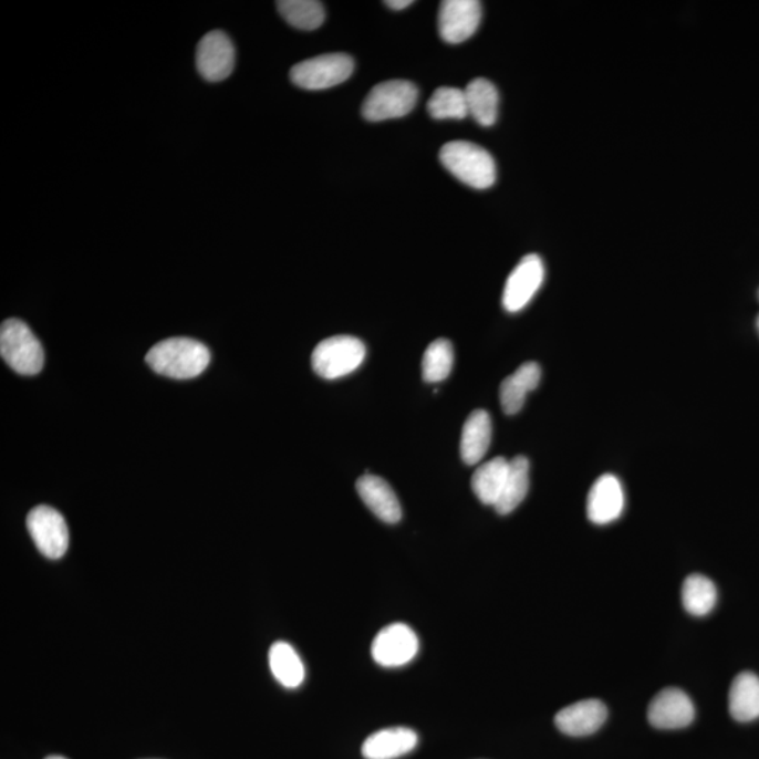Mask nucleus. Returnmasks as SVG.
I'll return each instance as SVG.
<instances>
[{"mask_svg":"<svg viewBox=\"0 0 759 759\" xmlns=\"http://www.w3.org/2000/svg\"><path fill=\"white\" fill-rule=\"evenodd\" d=\"M155 373L178 380L195 378L206 371L210 352L190 337H170L157 343L145 356Z\"/></svg>","mask_w":759,"mask_h":759,"instance_id":"obj_1","label":"nucleus"},{"mask_svg":"<svg viewBox=\"0 0 759 759\" xmlns=\"http://www.w3.org/2000/svg\"><path fill=\"white\" fill-rule=\"evenodd\" d=\"M440 163L455 178L472 189H488L497 180L496 160L480 145L470 142H450L439 154Z\"/></svg>","mask_w":759,"mask_h":759,"instance_id":"obj_2","label":"nucleus"},{"mask_svg":"<svg viewBox=\"0 0 759 759\" xmlns=\"http://www.w3.org/2000/svg\"><path fill=\"white\" fill-rule=\"evenodd\" d=\"M0 355L14 372L35 376L44 366V351L30 327L20 320L4 321L0 327Z\"/></svg>","mask_w":759,"mask_h":759,"instance_id":"obj_3","label":"nucleus"},{"mask_svg":"<svg viewBox=\"0 0 759 759\" xmlns=\"http://www.w3.org/2000/svg\"><path fill=\"white\" fill-rule=\"evenodd\" d=\"M365 357V343L355 336L337 335L316 345L311 363L320 377L335 380L355 372Z\"/></svg>","mask_w":759,"mask_h":759,"instance_id":"obj_4","label":"nucleus"},{"mask_svg":"<svg viewBox=\"0 0 759 759\" xmlns=\"http://www.w3.org/2000/svg\"><path fill=\"white\" fill-rule=\"evenodd\" d=\"M355 71L352 56L325 54L299 62L290 71V80L305 91H324L350 80Z\"/></svg>","mask_w":759,"mask_h":759,"instance_id":"obj_5","label":"nucleus"},{"mask_svg":"<svg viewBox=\"0 0 759 759\" xmlns=\"http://www.w3.org/2000/svg\"><path fill=\"white\" fill-rule=\"evenodd\" d=\"M418 101V90L407 81L378 83L363 102V117L368 122H384L402 118L414 111Z\"/></svg>","mask_w":759,"mask_h":759,"instance_id":"obj_6","label":"nucleus"},{"mask_svg":"<svg viewBox=\"0 0 759 759\" xmlns=\"http://www.w3.org/2000/svg\"><path fill=\"white\" fill-rule=\"evenodd\" d=\"M31 539L46 559L59 560L70 545V532L64 517L56 509L40 506L31 509L28 517Z\"/></svg>","mask_w":759,"mask_h":759,"instance_id":"obj_7","label":"nucleus"},{"mask_svg":"<svg viewBox=\"0 0 759 759\" xmlns=\"http://www.w3.org/2000/svg\"><path fill=\"white\" fill-rule=\"evenodd\" d=\"M544 263L539 254L530 253L517 264L506 283L502 305L508 313H518L537 295L544 282Z\"/></svg>","mask_w":759,"mask_h":759,"instance_id":"obj_8","label":"nucleus"},{"mask_svg":"<svg viewBox=\"0 0 759 759\" xmlns=\"http://www.w3.org/2000/svg\"><path fill=\"white\" fill-rule=\"evenodd\" d=\"M418 649L417 634L404 623H394V625L384 627L374 637L372 644L374 662L386 668H398L407 665L413 662Z\"/></svg>","mask_w":759,"mask_h":759,"instance_id":"obj_9","label":"nucleus"},{"mask_svg":"<svg viewBox=\"0 0 759 759\" xmlns=\"http://www.w3.org/2000/svg\"><path fill=\"white\" fill-rule=\"evenodd\" d=\"M196 65L207 82L226 81L236 65V49L220 30L210 31L197 46Z\"/></svg>","mask_w":759,"mask_h":759,"instance_id":"obj_10","label":"nucleus"},{"mask_svg":"<svg viewBox=\"0 0 759 759\" xmlns=\"http://www.w3.org/2000/svg\"><path fill=\"white\" fill-rule=\"evenodd\" d=\"M481 23L477 0H446L440 3L439 34L445 43L460 44L472 38Z\"/></svg>","mask_w":759,"mask_h":759,"instance_id":"obj_11","label":"nucleus"},{"mask_svg":"<svg viewBox=\"0 0 759 759\" xmlns=\"http://www.w3.org/2000/svg\"><path fill=\"white\" fill-rule=\"evenodd\" d=\"M649 725L659 730L685 729L695 719V706L678 688H667L655 695L648 706Z\"/></svg>","mask_w":759,"mask_h":759,"instance_id":"obj_12","label":"nucleus"},{"mask_svg":"<svg viewBox=\"0 0 759 759\" xmlns=\"http://www.w3.org/2000/svg\"><path fill=\"white\" fill-rule=\"evenodd\" d=\"M625 509V491L616 476L603 475L591 487L586 499V514L592 523L610 524L621 518Z\"/></svg>","mask_w":759,"mask_h":759,"instance_id":"obj_13","label":"nucleus"},{"mask_svg":"<svg viewBox=\"0 0 759 759\" xmlns=\"http://www.w3.org/2000/svg\"><path fill=\"white\" fill-rule=\"evenodd\" d=\"M606 717L607 709L601 700L586 699L560 710L555 716V726L566 736L584 737L600 730Z\"/></svg>","mask_w":759,"mask_h":759,"instance_id":"obj_14","label":"nucleus"},{"mask_svg":"<svg viewBox=\"0 0 759 759\" xmlns=\"http://www.w3.org/2000/svg\"><path fill=\"white\" fill-rule=\"evenodd\" d=\"M356 490L358 497L380 521L392 524L402 521V503H399L393 488L382 477L362 476L356 481Z\"/></svg>","mask_w":759,"mask_h":759,"instance_id":"obj_15","label":"nucleus"},{"mask_svg":"<svg viewBox=\"0 0 759 759\" xmlns=\"http://www.w3.org/2000/svg\"><path fill=\"white\" fill-rule=\"evenodd\" d=\"M417 746V732L407 727H392L367 737L362 753L366 759H397L407 756Z\"/></svg>","mask_w":759,"mask_h":759,"instance_id":"obj_16","label":"nucleus"},{"mask_svg":"<svg viewBox=\"0 0 759 759\" xmlns=\"http://www.w3.org/2000/svg\"><path fill=\"white\" fill-rule=\"evenodd\" d=\"M540 378H542V368L537 362H528L503 380L499 387V399H501L503 413L518 414L523 408L528 394L538 388Z\"/></svg>","mask_w":759,"mask_h":759,"instance_id":"obj_17","label":"nucleus"},{"mask_svg":"<svg viewBox=\"0 0 759 759\" xmlns=\"http://www.w3.org/2000/svg\"><path fill=\"white\" fill-rule=\"evenodd\" d=\"M492 423L485 409L472 410L462 426L460 454L467 466H475L482 460L490 449Z\"/></svg>","mask_w":759,"mask_h":759,"instance_id":"obj_18","label":"nucleus"},{"mask_svg":"<svg viewBox=\"0 0 759 759\" xmlns=\"http://www.w3.org/2000/svg\"><path fill=\"white\" fill-rule=\"evenodd\" d=\"M729 710L732 719L741 722L759 717V677L753 673L738 674L729 693Z\"/></svg>","mask_w":759,"mask_h":759,"instance_id":"obj_19","label":"nucleus"},{"mask_svg":"<svg viewBox=\"0 0 759 759\" xmlns=\"http://www.w3.org/2000/svg\"><path fill=\"white\" fill-rule=\"evenodd\" d=\"M508 470L509 460L498 456L478 467L472 475V491L485 506L496 507L499 497H501L503 485H506Z\"/></svg>","mask_w":759,"mask_h":759,"instance_id":"obj_20","label":"nucleus"},{"mask_svg":"<svg viewBox=\"0 0 759 759\" xmlns=\"http://www.w3.org/2000/svg\"><path fill=\"white\" fill-rule=\"evenodd\" d=\"M465 93L469 116L482 127L493 126L498 118L499 108V93L496 85L478 77L467 85Z\"/></svg>","mask_w":759,"mask_h":759,"instance_id":"obj_21","label":"nucleus"},{"mask_svg":"<svg viewBox=\"0 0 759 759\" xmlns=\"http://www.w3.org/2000/svg\"><path fill=\"white\" fill-rule=\"evenodd\" d=\"M529 460L524 456L513 457L509 460V470L503 485L501 497L496 503V511L499 514H508L514 511L529 491Z\"/></svg>","mask_w":759,"mask_h":759,"instance_id":"obj_22","label":"nucleus"},{"mask_svg":"<svg viewBox=\"0 0 759 759\" xmlns=\"http://www.w3.org/2000/svg\"><path fill=\"white\" fill-rule=\"evenodd\" d=\"M269 665L273 677L284 688H299L305 678V668L298 652L289 643L278 642L270 647Z\"/></svg>","mask_w":759,"mask_h":759,"instance_id":"obj_23","label":"nucleus"},{"mask_svg":"<svg viewBox=\"0 0 759 759\" xmlns=\"http://www.w3.org/2000/svg\"><path fill=\"white\" fill-rule=\"evenodd\" d=\"M683 603L689 615L698 617L709 615L717 603L714 581L700 574L689 575L683 585Z\"/></svg>","mask_w":759,"mask_h":759,"instance_id":"obj_24","label":"nucleus"},{"mask_svg":"<svg viewBox=\"0 0 759 759\" xmlns=\"http://www.w3.org/2000/svg\"><path fill=\"white\" fill-rule=\"evenodd\" d=\"M279 13L290 25L300 30H316L325 20L324 4L315 0H280Z\"/></svg>","mask_w":759,"mask_h":759,"instance_id":"obj_25","label":"nucleus"},{"mask_svg":"<svg viewBox=\"0 0 759 759\" xmlns=\"http://www.w3.org/2000/svg\"><path fill=\"white\" fill-rule=\"evenodd\" d=\"M455 351L450 341L438 340L428 346L423 358V376L426 383H439L449 377L454 368Z\"/></svg>","mask_w":759,"mask_h":759,"instance_id":"obj_26","label":"nucleus"},{"mask_svg":"<svg viewBox=\"0 0 759 759\" xmlns=\"http://www.w3.org/2000/svg\"><path fill=\"white\" fill-rule=\"evenodd\" d=\"M428 112L436 119H461L469 116L465 91L457 87H439L428 102Z\"/></svg>","mask_w":759,"mask_h":759,"instance_id":"obj_27","label":"nucleus"},{"mask_svg":"<svg viewBox=\"0 0 759 759\" xmlns=\"http://www.w3.org/2000/svg\"><path fill=\"white\" fill-rule=\"evenodd\" d=\"M386 4L392 10H404L414 4V2L413 0H389Z\"/></svg>","mask_w":759,"mask_h":759,"instance_id":"obj_28","label":"nucleus"},{"mask_svg":"<svg viewBox=\"0 0 759 759\" xmlns=\"http://www.w3.org/2000/svg\"><path fill=\"white\" fill-rule=\"evenodd\" d=\"M45 759H66V758L60 757V756H51V757L45 758Z\"/></svg>","mask_w":759,"mask_h":759,"instance_id":"obj_29","label":"nucleus"},{"mask_svg":"<svg viewBox=\"0 0 759 759\" xmlns=\"http://www.w3.org/2000/svg\"><path fill=\"white\" fill-rule=\"evenodd\" d=\"M757 327H758V331H759V315H758V320H757Z\"/></svg>","mask_w":759,"mask_h":759,"instance_id":"obj_30","label":"nucleus"}]
</instances>
